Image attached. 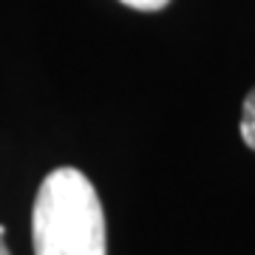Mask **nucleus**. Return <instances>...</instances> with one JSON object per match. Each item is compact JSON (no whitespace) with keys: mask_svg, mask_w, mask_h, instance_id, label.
I'll use <instances>...</instances> for the list:
<instances>
[{"mask_svg":"<svg viewBox=\"0 0 255 255\" xmlns=\"http://www.w3.org/2000/svg\"><path fill=\"white\" fill-rule=\"evenodd\" d=\"M34 255H108L105 213L91 179L57 167L43 179L31 210Z\"/></svg>","mask_w":255,"mask_h":255,"instance_id":"1","label":"nucleus"},{"mask_svg":"<svg viewBox=\"0 0 255 255\" xmlns=\"http://www.w3.org/2000/svg\"><path fill=\"white\" fill-rule=\"evenodd\" d=\"M241 139L250 150H255V88L247 94L244 105H241Z\"/></svg>","mask_w":255,"mask_h":255,"instance_id":"2","label":"nucleus"},{"mask_svg":"<svg viewBox=\"0 0 255 255\" xmlns=\"http://www.w3.org/2000/svg\"><path fill=\"white\" fill-rule=\"evenodd\" d=\"M125 6H130V9H139V11H159L164 9L170 0H122Z\"/></svg>","mask_w":255,"mask_h":255,"instance_id":"3","label":"nucleus"},{"mask_svg":"<svg viewBox=\"0 0 255 255\" xmlns=\"http://www.w3.org/2000/svg\"><path fill=\"white\" fill-rule=\"evenodd\" d=\"M0 255H11L9 247H6V227L0 224Z\"/></svg>","mask_w":255,"mask_h":255,"instance_id":"4","label":"nucleus"}]
</instances>
